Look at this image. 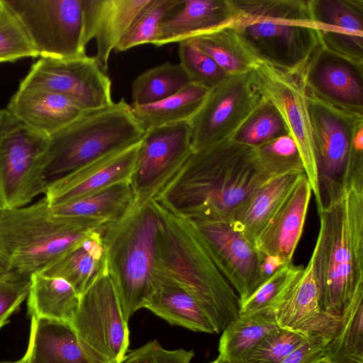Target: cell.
Masks as SVG:
<instances>
[{
  "mask_svg": "<svg viewBox=\"0 0 363 363\" xmlns=\"http://www.w3.org/2000/svg\"><path fill=\"white\" fill-rule=\"evenodd\" d=\"M178 0H150L139 13L115 50L124 52L132 48L152 44L160 23Z\"/></svg>",
  "mask_w": 363,
  "mask_h": 363,
  "instance_id": "39",
  "label": "cell"
},
{
  "mask_svg": "<svg viewBox=\"0 0 363 363\" xmlns=\"http://www.w3.org/2000/svg\"><path fill=\"white\" fill-rule=\"evenodd\" d=\"M331 337L323 334L311 335L279 363H315L323 358Z\"/></svg>",
  "mask_w": 363,
  "mask_h": 363,
  "instance_id": "45",
  "label": "cell"
},
{
  "mask_svg": "<svg viewBox=\"0 0 363 363\" xmlns=\"http://www.w3.org/2000/svg\"><path fill=\"white\" fill-rule=\"evenodd\" d=\"M150 203L160 220L157 274L186 289L205 312L216 333L223 332L239 316L237 293L218 269L194 223L157 199Z\"/></svg>",
  "mask_w": 363,
  "mask_h": 363,
  "instance_id": "3",
  "label": "cell"
},
{
  "mask_svg": "<svg viewBox=\"0 0 363 363\" xmlns=\"http://www.w3.org/2000/svg\"><path fill=\"white\" fill-rule=\"evenodd\" d=\"M303 266L286 264L277 270L240 305L239 315L268 313L303 272Z\"/></svg>",
  "mask_w": 363,
  "mask_h": 363,
  "instance_id": "36",
  "label": "cell"
},
{
  "mask_svg": "<svg viewBox=\"0 0 363 363\" xmlns=\"http://www.w3.org/2000/svg\"><path fill=\"white\" fill-rule=\"evenodd\" d=\"M111 84L106 70L95 56L86 55L73 59L39 57L18 87L59 94L89 111L113 104Z\"/></svg>",
  "mask_w": 363,
  "mask_h": 363,
  "instance_id": "13",
  "label": "cell"
},
{
  "mask_svg": "<svg viewBox=\"0 0 363 363\" xmlns=\"http://www.w3.org/2000/svg\"><path fill=\"white\" fill-rule=\"evenodd\" d=\"M311 195V186L304 174L257 240L255 245L259 252L278 255L286 262H292Z\"/></svg>",
  "mask_w": 363,
  "mask_h": 363,
  "instance_id": "25",
  "label": "cell"
},
{
  "mask_svg": "<svg viewBox=\"0 0 363 363\" xmlns=\"http://www.w3.org/2000/svg\"><path fill=\"white\" fill-rule=\"evenodd\" d=\"M140 143L101 157L50 183L44 194L50 205L67 203L117 183L130 182Z\"/></svg>",
  "mask_w": 363,
  "mask_h": 363,
  "instance_id": "19",
  "label": "cell"
},
{
  "mask_svg": "<svg viewBox=\"0 0 363 363\" xmlns=\"http://www.w3.org/2000/svg\"><path fill=\"white\" fill-rule=\"evenodd\" d=\"M6 108L32 129L50 138L86 112L59 94L22 87L18 88Z\"/></svg>",
  "mask_w": 363,
  "mask_h": 363,
  "instance_id": "24",
  "label": "cell"
},
{
  "mask_svg": "<svg viewBox=\"0 0 363 363\" xmlns=\"http://www.w3.org/2000/svg\"><path fill=\"white\" fill-rule=\"evenodd\" d=\"M269 313L280 328L308 335H333L340 319L329 316L321 309L312 255L306 267Z\"/></svg>",
  "mask_w": 363,
  "mask_h": 363,
  "instance_id": "18",
  "label": "cell"
},
{
  "mask_svg": "<svg viewBox=\"0 0 363 363\" xmlns=\"http://www.w3.org/2000/svg\"><path fill=\"white\" fill-rule=\"evenodd\" d=\"M180 65L191 83L210 89L228 74L207 54L188 39L179 43Z\"/></svg>",
  "mask_w": 363,
  "mask_h": 363,
  "instance_id": "40",
  "label": "cell"
},
{
  "mask_svg": "<svg viewBox=\"0 0 363 363\" xmlns=\"http://www.w3.org/2000/svg\"><path fill=\"white\" fill-rule=\"evenodd\" d=\"M145 130L123 98L86 111L50 138L45 180L48 186L108 155L140 143Z\"/></svg>",
  "mask_w": 363,
  "mask_h": 363,
  "instance_id": "7",
  "label": "cell"
},
{
  "mask_svg": "<svg viewBox=\"0 0 363 363\" xmlns=\"http://www.w3.org/2000/svg\"><path fill=\"white\" fill-rule=\"evenodd\" d=\"M191 83L179 64L165 62L140 74L132 84V103L135 106L152 104L180 91Z\"/></svg>",
  "mask_w": 363,
  "mask_h": 363,
  "instance_id": "35",
  "label": "cell"
},
{
  "mask_svg": "<svg viewBox=\"0 0 363 363\" xmlns=\"http://www.w3.org/2000/svg\"><path fill=\"white\" fill-rule=\"evenodd\" d=\"M27 298L31 317H45L71 324L80 296L65 279L35 273L31 276Z\"/></svg>",
  "mask_w": 363,
  "mask_h": 363,
  "instance_id": "30",
  "label": "cell"
},
{
  "mask_svg": "<svg viewBox=\"0 0 363 363\" xmlns=\"http://www.w3.org/2000/svg\"><path fill=\"white\" fill-rule=\"evenodd\" d=\"M306 91L319 184L327 197L343 180L363 178V113L337 108Z\"/></svg>",
  "mask_w": 363,
  "mask_h": 363,
  "instance_id": "8",
  "label": "cell"
},
{
  "mask_svg": "<svg viewBox=\"0 0 363 363\" xmlns=\"http://www.w3.org/2000/svg\"><path fill=\"white\" fill-rule=\"evenodd\" d=\"M311 335L278 327L258 344L245 363H279Z\"/></svg>",
  "mask_w": 363,
  "mask_h": 363,
  "instance_id": "41",
  "label": "cell"
},
{
  "mask_svg": "<svg viewBox=\"0 0 363 363\" xmlns=\"http://www.w3.org/2000/svg\"><path fill=\"white\" fill-rule=\"evenodd\" d=\"M287 134L288 130L279 111L267 99L242 124L233 139L257 147Z\"/></svg>",
  "mask_w": 363,
  "mask_h": 363,
  "instance_id": "37",
  "label": "cell"
},
{
  "mask_svg": "<svg viewBox=\"0 0 363 363\" xmlns=\"http://www.w3.org/2000/svg\"><path fill=\"white\" fill-rule=\"evenodd\" d=\"M31 276L13 271L6 277L0 279V329L27 298L31 285Z\"/></svg>",
  "mask_w": 363,
  "mask_h": 363,
  "instance_id": "43",
  "label": "cell"
},
{
  "mask_svg": "<svg viewBox=\"0 0 363 363\" xmlns=\"http://www.w3.org/2000/svg\"><path fill=\"white\" fill-rule=\"evenodd\" d=\"M266 99L255 69L226 77L208 90L201 105L189 121L193 151L233 139Z\"/></svg>",
  "mask_w": 363,
  "mask_h": 363,
  "instance_id": "10",
  "label": "cell"
},
{
  "mask_svg": "<svg viewBox=\"0 0 363 363\" xmlns=\"http://www.w3.org/2000/svg\"><path fill=\"white\" fill-rule=\"evenodd\" d=\"M13 271L0 253V279L9 275Z\"/></svg>",
  "mask_w": 363,
  "mask_h": 363,
  "instance_id": "47",
  "label": "cell"
},
{
  "mask_svg": "<svg viewBox=\"0 0 363 363\" xmlns=\"http://www.w3.org/2000/svg\"><path fill=\"white\" fill-rule=\"evenodd\" d=\"M158 215L149 202L134 204L119 220L101 229L107 272L124 318L145 308L157 276Z\"/></svg>",
  "mask_w": 363,
  "mask_h": 363,
  "instance_id": "5",
  "label": "cell"
},
{
  "mask_svg": "<svg viewBox=\"0 0 363 363\" xmlns=\"http://www.w3.org/2000/svg\"><path fill=\"white\" fill-rule=\"evenodd\" d=\"M26 29L39 57L86 56L82 0H4Z\"/></svg>",
  "mask_w": 363,
  "mask_h": 363,
  "instance_id": "11",
  "label": "cell"
},
{
  "mask_svg": "<svg viewBox=\"0 0 363 363\" xmlns=\"http://www.w3.org/2000/svg\"><path fill=\"white\" fill-rule=\"evenodd\" d=\"M286 264L289 263L280 256L262 253L260 264V274L262 283L268 279L277 270Z\"/></svg>",
  "mask_w": 363,
  "mask_h": 363,
  "instance_id": "46",
  "label": "cell"
},
{
  "mask_svg": "<svg viewBox=\"0 0 363 363\" xmlns=\"http://www.w3.org/2000/svg\"><path fill=\"white\" fill-rule=\"evenodd\" d=\"M24 363H108L79 338L67 322L32 316Z\"/></svg>",
  "mask_w": 363,
  "mask_h": 363,
  "instance_id": "22",
  "label": "cell"
},
{
  "mask_svg": "<svg viewBox=\"0 0 363 363\" xmlns=\"http://www.w3.org/2000/svg\"><path fill=\"white\" fill-rule=\"evenodd\" d=\"M134 204L130 182L125 181L78 199L50 206L55 215L104 227L122 218Z\"/></svg>",
  "mask_w": 363,
  "mask_h": 363,
  "instance_id": "29",
  "label": "cell"
},
{
  "mask_svg": "<svg viewBox=\"0 0 363 363\" xmlns=\"http://www.w3.org/2000/svg\"><path fill=\"white\" fill-rule=\"evenodd\" d=\"M191 40L228 75L249 72L260 62L245 44L232 23L206 32Z\"/></svg>",
  "mask_w": 363,
  "mask_h": 363,
  "instance_id": "32",
  "label": "cell"
},
{
  "mask_svg": "<svg viewBox=\"0 0 363 363\" xmlns=\"http://www.w3.org/2000/svg\"><path fill=\"white\" fill-rule=\"evenodd\" d=\"M193 152L189 121L145 131L130 184L135 203H148L179 172Z\"/></svg>",
  "mask_w": 363,
  "mask_h": 363,
  "instance_id": "15",
  "label": "cell"
},
{
  "mask_svg": "<svg viewBox=\"0 0 363 363\" xmlns=\"http://www.w3.org/2000/svg\"><path fill=\"white\" fill-rule=\"evenodd\" d=\"M308 4L320 43L363 63V0H308Z\"/></svg>",
  "mask_w": 363,
  "mask_h": 363,
  "instance_id": "20",
  "label": "cell"
},
{
  "mask_svg": "<svg viewBox=\"0 0 363 363\" xmlns=\"http://www.w3.org/2000/svg\"><path fill=\"white\" fill-rule=\"evenodd\" d=\"M194 354L193 350H167L153 340L127 353L121 363H190Z\"/></svg>",
  "mask_w": 363,
  "mask_h": 363,
  "instance_id": "44",
  "label": "cell"
},
{
  "mask_svg": "<svg viewBox=\"0 0 363 363\" xmlns=\"http://www.w3.org/2000/svg\"><path fill=\"white\" fill-rule=\"evenodd\" d=\"M150 0H82L84 39H94L95 57L107 70L111 53Z\"/></svg>",
  "mask_w": 363,
  "mask_h": 363,
  "instance_id": "21",
  "label": "cell"
},
{
  "mask_svg": "<svg viewBox=\"0 0 363 363\" xmlns=\"http://www.w3.org/2000/svg\"><path fill=\"white\" fill-rule=\"evenodd\" d=\"M50 137L32 129L6 108L0 109V206L28 205L45 194Z\"/></svg>",
  "mask_w": 363,
  "mask_h": 363,
  "instance_id": "9",
  "label": "cell"
},
{
  "mask_svg": "<svg viewBox=\"0 0 363 363\" xmlns=\"http://www.w3.org/2000/svg\"><path fill=\"white\" fill-rule=\"evenodd\" d=\"M0 209H1V206H0Z\"/></svg>",
  "mask_w": 363,
  "mask_h": 363,
  "instance_id": "51",
  "label": "cell"
},
{
  "mask_svg": "<svg viewBox=\"0 0 363 363\" xmlns=\"http://www.w3.org/2000/svg\"><path fill=\"white\" fill-rule=\"evenodd\" d=\"M315 363H330L328 362H327L326 360H325L323 358L321 359L320 360L318 361L317 362Z\"/></svg>",
  "mask_w": 363,
  "mask_h": 363,
  "instance_id": "49",
  "label": "cell"
},
{
  "mask_svg": "<svg viewBox=\"0 0 363 363\" xmlns=\"http://www.w3.org/2000/svg\"><path fill=\"white\" fill-rule=\"evenodd\" d=\"M0 363H24L21 359L16 362H0Z\"/></svg>",
  "mask_w": 363,
  "mask_h": 363,
  "instance_id": "50",
  "label": "cell"
},
{
  "mask_svg": "<svg viewBox=\"0 0 363 363\" xmlns=\"http://www.w3.org/2000/svg\"><path fill=\"white\" fill-rule=\"evenodd\" d=\"M101 228L55 215L44 196L30 205L0 209V253L12 271L42 273Z\"/></svg>",
  "mask_w": 363,
  "mask_h": 363,
  "instance_id": "6",
  "label": "cell"
},
{
  "mask_svg": "<svg viewBox=\"0 0 363 363\" xmlns=\"http://www.w3.org/2000/svg\"><path fill=\"white\" fill-rule=\"evenodd\" d=\"M277 176L261 162L256 147L226 139L193 151L153 199L189 219L233 220L246 201Z\"/></svg>",
  "mask_w": 363,
  "mask_h": 363,
  "instance_id": "1",
  "label": "cell"
},
{
  "mask_svg": "<svg viewBox=\"0 0 363 363\" xmlns=\"http://www.w3.org/2000/svg\"><path fill=\"white\" fill-rule=\"evenodd\" d=\"M278 327L268 313L239 315L223 330L218 356L231 363H245L258 344Z\"/></svg>",
  "mask_w": 363,
  "mask_h": 363,
  "instance_id": "31",
  "label": "cell"
},
{
  "mask_svg": "<svg viewBox=\"0 0 363 363\" xmlns=\"http://www.w3.org/2000/svg\"><path fill=\"white\" fill-rule=\"evenodd\" d=\"M256 148L263 164L277 174L304 171L297 145L289 134L268 140Z\"/></svg>",
  "mask_w": 363,
  "mask_h": 363,
  "instance_id": "42",
  "label": "cell"
},
{
  "mask_svg": "<svg viewBox=\"0 0 363 363\" xmlns=\"http://www.w3.org/2000/svg\"><path fill=\"white\" fill-rule=\"evenodd\" d=\"M101 229L93 232L41 274L65 279L81 296L107 272Z\"/></svg>",
  "mask_w": 363,
  "mask_h": 363,
  "instance_id": "27",
  "label": "cell"
},
{
  "mask_svg": "<svg viewBox=\"0 0 363 363\" xmlns=\"http://www.w3.org/2000/svg\"><path fill=\"white\" fill-rule=\"evenodd\" d=\"M254 69L265 96L279 111L297 145L318 211L323 203L307 91L300 73L286 72L262 62Z\"/></svg>",
  "mask_w": 363,
  "mask_h": 363,
  "instance_id": "12",
  "label": "cell"
},
{
  "mask_svg": "<svg viewBox=\"0 0 363 363\" xmlns=\"http://www.w3.org/2000/svg\"><path fill=\"white\" fill-rule=\"evenodd\" d=\"M323 359L330 363H363V287L340 317Z\"/></svg>",
  "mask_w": 363,
  "mask_h": 363,
  "instance_id": "34",
  "label": "cell"
},
{
  "mask_svg": "<svg viewBox=\"0 0 363 363\" xmlns=\"http://www.w3.org/2000/svg\"><path fill=\"white\" fill-rule=\"evenodd\" d=\"M145 308L173 325L194 332L216 333L196 299L172 280L157 274L155 291Z\"/></svg>",
  "mask_w": 363,
  "mask_h": 363,
  "instance_id": "28",
  "label": "cell"
},
{
  "mask_svg": "<svg viewBox=\"0 0 363 363\" xmlns=\"http://www.w3.org/2000/svg\"><path fill=\"white\" fill-rule=\"evenodd\" d=\"M306 90L345 110L363 113V63L320 45L300 72Z\"/></svg>",
  "mask_w": 363,
  "mask_h": 363,
  "instance_id": "17",
  "label": "cell"
},
{
  "mask_svg": "<svg viewBox=\"0 0 363 363\" xmlns=\"http://www.w3.org/2000/svg\"><path fill=\"white\" fill-rule=\"evenodd\" d=\"M209 363H231V362H229L222 359L220 357L218 356V357L216 359H214L213 361H212Z\"/></svg>",
  "mask_w": 363,
  "mask_h": 363,
  "instance_id": "48",
  "label": "cell"
},
{
  "mask_svg": "<svg viewBox=\"0 0 363 363\" xmlns=\"http://www.w3.org/2000/svg\"><path fill=\"white\" fill-rule=\"evenodd\" d=\"M207 89L191 83L175 94L161 101L135 106L131 112L146 131L157 127L189 121L201 105Z\"/></svg>",
  "mask_w": 363,
  "mask_h": 363,
  "instance_id": "33",
  "label": "cell"
},
{
  "mask_svg": "<svg viewBox=\"0 0 363 363\" xmlns=\"http://www.w3.org/2000/svg\"><path fill=\"white\" fill-rule=\"evenodd\" d=\"M189 220L203 235L216 265L237 293L240 305L262 284V253L235 228L233 220Z\"/></svg>",
  "mask_w": 363,
  "mask_h": 363,
  "instance_id": "16",
  "label": "cell"
},
{
  "mask_svg": "<svg viewBox=\"0 0 363 363\" xmlns=\"http://www.w3.org/2000/svg\"><path fill=\"white\" fill-rule=\"evenodd\" d=\"M71 325L81 340L108 363H121L129 347V328L108 274L81 296Z\"/></svg>",
  "mask_w": 363,
  "mask_h": 363,
  "instance_id": "14",
  "label": "cell"
},
{
  "mask_svg": "<svg viewBox=\"0 0 363 363\" xmlns=\"http://www.w3.org/2000/svg\"><path fill=\"white\" fill-rule=\"evenodd\" d=\"M39 57L19 18L0 0V63Z\"/></svg>",
  "mask_w": 363,
  "mask_h": 363,
  "instance_id": "38",
  "label": "cell"
},
{
  "mask_svg": "<svg viewBox=\"0 0 363 363\" xmlns=\"http://www.w3.org/2000/svg\"><path fill=\"white\" fill-rule=\"evenodd\" d=\"M232 26L254 55L281 70L300 73L320 45L308 0H232Z\"/></svg>",
  "mask_w": 363,
  "mask_h": 363,
  "instance_id": "4",
  "label": "cell"
},
{
  "mask_svg": "<svg viewBox=\"0 0 363 363\" xmlns=\"http://www.w3.org/2000/svg\"><path fill=\"white\" fill-rule=\"evenodd\" d=\"M312 256L324 313L340 319L363 287V179L345 181L318 211Z\"/></svg>",
  "mask_w": 363,
  "mask_h": 363,
  "instance_id": "2",
  "label": "cell"
},
{
  "mask_svg": "<svg viewBox=\"0 0 363 363\" xmlns=\"http://www.w3.org/2000/svg\"><path fill=\"white\" fill-rule=\"evenodd\" d=\"M236 16L232 0H178L162 21L152 45L179 43L230 25Z\"/></svg>",
  "mask_w": 363,
  "mask_h": 363,
  "instance_id": "23",
  "label": "cell"
},
{
  "mask_svg": "<svg viewBox=\"0 0 363 363\" xmlns=\"http://www.w3.org/2000/svg\"><path fill=\"white\" fill-rule=\"evenodd\" d=\"M304 174L303 170L285 173L262 186L236 213L235 228L255 245Z\"/></svg>",
  "mask_w": 363,
  "mask_h": 363,
  "instance_id": "26",
  "label": "cell"
}]
</instances>
